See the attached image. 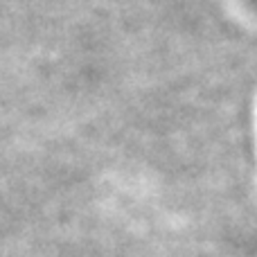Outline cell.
Returning <instances> with one entry per match:
<instances>
[{"label": "cell", "instance_id": "cell-1", "mask_svg": "<svg viewBox=\"0 0 257 257\" xmlns=\"http://www.w3.org/2000/svg\"><path fill=\"white\" fill-rule=\"evenodd\" d=\"M250 5H253V7L257 9V0H250Z\"/></svg>", "mask_w": 257, "mask_h": 257}]
</instances>
